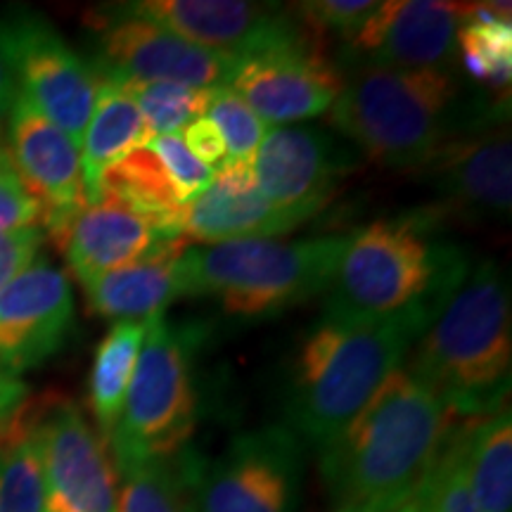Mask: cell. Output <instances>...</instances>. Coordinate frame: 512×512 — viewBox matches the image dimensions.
I'll return each mask as SVG.
<instances>
[{
  "instance_id": "cell-1",
  "label": "cell",
  "mask_w": 512,
  "mask_h": 512,
  "mask_svg": "<svg viewBox=\"0 0 512 512\" xmlns=\"http://www.w3.org/2000/svg\"><path fill=\"white\" fill-rule=\"evenodd\" d=\"M453 415L406 366L394 370L318 453L335 512H392L418 494L453 432Z\"/></svg>"
},
{
  "instance_id": "cell-2",
  "label": "cell",
  "mask_w": 512,
  "mask_h": 512,
  "mask_svg": "<svg viewBox=\"0 0 512 512\" xmlns=\"http://www.w3.org/2000/svg\"><path fill=\"white\" fill-rule=\"evenodd\" d=\"M342 91L330 107V124L375 164L422 171L451 138L508 107L467 100L453 69H401L339 60Z\"/></svg>"
},
{
  "instance_id": "cell-3",
  "label": "cell",
  "mask_w": 512,
  "mask_h": 512,
  "mask_svg": "<svg viewBox=\"0 0 512 512\" xmlns=\"http://www.w3.org/2000/svg\"><path fill=\"white\" fill-rule=\"evenodd\" d=\"M437 207L384 216L349 235L325 292L323 318L380 320L441 316L470 275V256L444 235Z\"/></svg>"
},
{
  "instance_id": "cell-4",
  "label": "cell",
  "mask_w": 512,
  "mask_h": 512,
  "mask_svg": "<svg viewBox=\"0 0 512 512\" xmlns=\"http://www.w3.org/2000/svg\"><path fill=\"white\" fill-rule=\"evenodd\" d=\"M432 325L418 313L323 318L299 339L285 392L287 430L320 453L354 422Z\"/></svg>"
},
{
  "instance_id": "cell-5",
  "label": "cell",
  "mask_w": 512,
  "mask_h": 512,
  "mask_svg": "<svg viewBox=\"0 0 512 512\" xmlns=\"http://www.w3.org/2000/svg\"><path fill=\"white\" fill-rule=\"evenodd\" d=\"M510 313L508 275L496 261H479L413 344L408 370L456 418H486L505 408L512 375Z\"/></svg>"
},
{
  "instance_id": "cell-6",
  "label": "cell",
  "mask_w": 512,
  "mask_h": 512,
  "mask_svg": "<svg viewBox=\"0 0 512 512\" xmlns=\"http://www.w3.org/2000/svg\"><path fill=\"white\" fill-rule=\"evenodd\" d=\"M349 235L242 240L183 249V297L214 299L233 318H275L328 292Z\"/></svg>"
},
{
  "instance_id": "cell-7",
  "label": "cell",
  "mask_w": 512,
  "mask_h": 512,
  "mask_svg": "<svg viewBox=\"0 0 512 512\" xmlns=\"http://www.w3.org/2000/svg\"><path fill=\"white\" fill-rule=\"evenodd\" d=\"M200 330L171 323L164 316L147 320L145 342L110 434L117 470L152 460L174 458L195 434L200 396L195 384V349Z\"/></svg>"
},
{
  "instance_id": "cell-8",
  "label": "cell",
  "mask_w": 512,
  "mask_h": 512,
  "mask_svg": "<svg viewBox=\"0 0 512 512\" xmlns=\"http://www.w3.org/2000/svg\"><path fill=\"white\" fill-rule=\"evenodd\" d=\"M0 60L17 93L81 150L98 91L91 64L48 19L31 10H12L0 17Z\"/></svg>"
},
{
  "instance_id": "cell-9",
  "label": "cell",
  "mask_w": 512,
  "mask_h": 512,
  "mask_svg": "<svg viewBox=\"0 0 512 512\" xmlns=\"http://www.w3.org/2000/svg\"><path fill=\"white\" fill-rule=\"evenodd\" d=\"M91 34L95 76L121 86L176 83L211 91L228 86L240 62L133 15L124 3L93 12Z\"/></svg>"
},
{
  "instance_id": "cell-10",
  "label": "cell",
  "mask_w": 512,
  "mask_h": 512,
  "mask_svg": "<svg viewBox=\"0 0 512 512\" xmlns=\"http://www.w3.org/2000/svg\"><path fill=\"white\" fill-rule=\"evenodd\" d=\"M302 479V441L285 425L238 434L200 465L197 512H299Z\"/></svg>"
},
{
  "instance_id": "cell-11",
  "label": "cell",
  "mask_w": 512,
  "mask_h": 512,
  "mask_svg": "<svg viewBox=\"0 0 512 512\" xmlns=\"http://www.w3.org/2000/svg\"><path fill=\"white\" fill-rule=\"evenodd\" d=\"M228 88L264 124L290 126L330 110L342 91V72L306 27L290 41L240 60Z\"/></svg>"
},
{
  "instance_id": "cell-12",
  "label": "cell",
  "mask_w": 512,
  "mask_h": 512,
  "mask_svg": "<svg viewBox=\"0 0 512 512\" xmlns=\"http://www.w3.org/2000/svg\"><path fill=\"white\" fill-rule=\"evenodd\" d=\"M441 214L463 221H505L512 207V143L503 117L451 138L420 171Z\"/></svg>"
},
{
  "instance_id": "cell-13",
  "label": "cell",
  "mask_w": 512,
  "mask_h": 512,
  "mask_svg": "<svg viewBox=\"0 0 512 512\" xmlns=\"http://www.w3.org/2000/svg\"><path fill=\"white\" fill-rule=\"evenodd\" d=\"M358 155L328 128L275 126L252 159L254 185L278 209L316 216L356 169Z\"/></svg>"
},
{
  "instance_id": "cell-14",
  "label": "cell",
  "mask_w": 512,
  "mask_h": 512,
  "mask_svg": "<svg viewBox=\"0 0 512 512\" xmlns=\"http://www.w3.org/2000/svg\"><path fill=\"white\" fill-rule=\"evenodd\" d=\"M124 5L133 15L155 22L195 46L235 60L290 41L306 29L292 5L285 8L245 0H138Z\"/></svg>"
},
{
  "instance_id": "cell-15",
  "label": "cell",
  "mask_w": 512,
  "mask_h": 512,
  "mask_svg": "<svg viewBox=\"0 0 512 512\" xmlns=\"http://www.w3.org/2000/svg\"><path fill=\"white\" fill-rule=\"evenodd\" d=\"M470 12L472 3L451 0L380 3L363 29L344 43L339 60L401 69H453L458 29Z\"/></svg>"
},
{
  "instance_id": "cell-16",
  "label": "cell",
  "mask_w": 512,
  "mask_h": 512,
  "mask_svg": "<svg viewBox=\"0 0 512 512\" xmlns=\"http://www.w3.org/2000/svg\"><path fill=\"white\" fill-rule=\"evenodd\" d=\"M46 512H117V475L79 406L57 401L36 422Z\"/></svg>"
},
{
  "instance_id": "cell-17",
  "label": "cell",
  "mask_w": 512,
  "mask_h": 512,
  "mask_svg": "<svg viewBox=\"0 0 512 512\" xmlns=\"http://www.w3.org/2000/svg\"><path fill=\"white\" fill-rule=\"evenodd\" d=\"M74 323L69 278L43 256H36L0 292V368L10 375L53 358L67 342Z\"/></svg>"
},
{
  "instance_id": "cell-18",
  "label": "cell",
  "mask_w": 512,
  "mask_h": 512,
  "mask_svg": "<svg viewBox=\"0 0 512 512\" xmlns=\"http://www.w3.org/2000/svg\"><path fill=\"white\" fill-rule=\"evenodd\" d=\"M8 117L12 164L34 200L41 204L43 226L60 245L67 228L88 204L81 150L19 93Z\"/></svg>"
},
{
  "instance_id": "cell-19",
  "label": "cell",
  "mask_w": 512,
  "mask_h": 512,
  "mask_svg": "<svg viewBox=\"0 0 512 512\" xmlns=\"http://www.w3.org/2000/svg\"><path fill=\"white\" fill-rule=\"evenodd\" d=\"M181 235L207 245L261 240L290 233L309 216L285 211L256 190L252 164H221L209 188L181 209Z\"/></svg>"
},
{
  "instance_id": "cell-20",
  "label": "cell",
  "mask_w": 512,
  "mask_h": 512,
  "mask_svg": "<svg viewBox=\"0 0 512 512\" xmlns=\"http://www.w3.org/2000/svg\"><path fill=\"white\" fill-rule=\"evenodd\" d=\"M176 238L162 223L112 200L88 202L67 228L60 247L69 268L86 287L102 275L159 252Z\"/></svg>"
},
{
  "instance_id": "cell-21",
  "label": "cell",
  "mask_w": 512,
  "mask_h": 512,
  "mask_svg": "<svg viewBox=\"0 0 512 512\" xmlns=\"http://www.w3.org/2000/svg\"><path fill=\"white\" fill-rule=\"evenodd\" d=\"M183 242H171L159 252L145 256L136 264L93 280L83 290L88 304L102 318L114 320H150L164 316V311L183 297L178 256L183 254Z\"/></svg>"
},
{
  "instance_id": "cell-22",
  "label": "cell",
  "mask_w": 512,
  "mask_h": 512,
  "mask_svg": "<svg viewBox=\"0 0 512 512\" xmlns=\"http://www.w3.org/2000/svg\"><path fill=\"white\" fill-rule=\"evenodd\" d=\"M143 114L131 91L121 83L98 79L95 105L81 140V169L86 202L100 174L150 140Z\"/></svg>"
},
{
  "instance_id": "cell-23",
  "label": "cell",
  "mask_w": 512,
  "mask_h": 512,
  "mask_svg": "<svg viewBox=\"0 0 512 512\" xmlns=\"http://www.w3.org/2000/svg\"><path fill=\"white\" fill-rule=\"evenodd\" d=\"M100 197L124 204L147 219L162 223L176 238L183 240L178 216L185 204L178 197L164 164L147 145L136 147L110 169L102 171L88 202L100 200Z\"/></svg>"
},
{
  "instance_id": "cell-24",
  "label": "cell",
  "mask_w": 512,
  "mask_h": 512,
  "mask_svg": "<svg viewBox=\"0 0 512 512\" xmlns=\"http://www.w3.org/2000/svg\"><path fill=\"white\" fill-rule=\"evenodd\" d=\"M465 475L479 512H512V418L508 408L467 420Z\"/></svg>"
},
{
  "instance_id": "cell-25",
  "label": "cell",
  "mask_w": 512,
  "mask_h": 512,
  "mask_svg": "<svg viewBox=\"0 0 512 512\" xmlns=\"http://www.w3.org/2000/svg\"><path fill=\"white\" fill-rule=\"evenodd\" d=\"M200 458L185 448L174 458L152 460L119 472L117 512H197Z\"/></svg>"
},
{
  "instance_id": "cell-26",
  "label": "cell",
  "mask_w": 512,
  "mask_h": 512,
  "mask_svg": "<svg viewBox=\"0 0 512 512\" xmlns=\"http://www.w3.org/2000/svg\"><path fill=\"white\" fill-rule=\"evenodd\" d=\"M147 320H117L102 339L91 370V408L100 434L110 439L124 406L128 384L136 370L140 347L145 342Z\"/></svg>"
},
{
  "instance_id": "cell-27",
  "label": "cell",
  "mask_w": 512,
  "mask_h": 512,
  "mask_svg": "<svg viewBox=\"0 0 512 512\" xmlns=\"http://www.w3.org/2000/svg\"><path fill=\"white\" fill-rule=\"evenodd\" d=\"M458 53L465 74L477 83L508 88L512 76V29L508 3H472L458 29Z\"/></svg>"
},
{
  "instance_id": "cell-28",
  "label": "cell",
  "mask_w": 512,
  "mask_h": 512,
  "mask_svg": "<svg viewBox=\"0 0 512 512\" xmlns=\"http://www.w3.org/2000/svg\"><path fill=\"white\" fill-rule=\"evenodd\" d=\"M0 512H46V475L36 422L12 420L0 437Z\"/></svg>"
},
{
  "instance_id": "cell-29",
  "label": "cell",
  "mask_w": 512,
  "mask_h": 512,
  "mask_svg": "<svg viewBox=\"0 0 512 512\" xmlns=\"http://www.w3.org/2000/svg\"><path fill=\"white\" fill-rule=\"evenodd\" d=\"M143 114L150 136H176L207 112L209 91L176 83H131L126 86Z\"/></svg>"
},
{
  "instance_id": "cell-30",
  "label": "cell",
  "mask_w": 512,
  "mask_h": 512,
  "mask_svg": "<svg viewBox=\"0 0 512 512\" xmlns=\"http://www.w3.org/2000/svg\"><path fill=\"white\" fill-rule=\"evenodd\" d=\"M465 432L467 420L451 432L444 451L415 494L420 512H479L465 475Z\"/></svg>"
},
{
  "instance_id": "cell-31",
  "label": "cell",
  "mask_w": 512,
  "mask_h": 512,
  "mask_svg": "<svg viewBox=\"0 0 512 512\" xmlns=\"http://www.w3.org/2000/svg\"><path fill=\"white\" fill-rule=\"evenodd\" d=\"M211 124L219 128L226 143V162L223 164H252L261 140L266 136V124L252 112V107L230 91L228 86L211 88L204 112Z\"/></svg>"
},
{
  "instance_id": "cell-32",
  "label": "cell",
  "mask_w": 512,
  "mask_h": 512,
  "mask_svg": "<svg viewBox=\"0 0 512 512\" xmlns=\"http://www.w3.org/2000/svg\"><path fill=\"white\" fill-rule=\"evenodd\" d=\"M375 0H309L292 5L297 17L313 34H335L349 43L377 10Z\"/></svg>"
},
{
  "instance_id": "cell-33",
  "label": "cell",
  "mask_w": 512,
  "mask_h": 512,
  "mask_svg": "<svg viewBox=\"0 0 512 512\" xmlns=\"http://www.w3.org/2000/svg\"><path fill=\"white\" fill-rule=\"evenodd\" d=\"M145 145L150 147V150L159 157V162L164 164L166 174L174 181V188L183 204L195 200L200 192L209 188L211 178H214V169L190 155L181 133H176V136H155L147 140Z\"/></svg>"
},
{
  "instance_id": "cell-34",
  "label": "cell",
  "mask_w": 512,
  "mask_h": 512,
  "mask_svg": "<svg viewBox=\"0 0 512 512\" xmlns=\"http://www.w3.org/2000/svg\"><path fill=\"white\" fill-rule=\"evenodd\" d=\"M41 219V204L19 178L8 147L0 145V230L38 228Z\"/></svg>"
},
{
  "instance_id": "cell-35",
  "label": "cell",
  "mask_w": 512,
  "mask_h": 512,
  "mask_svg": "<svg viewBox=\"0 0 512 512\" xmlns=\"http://www.w3.org/2000/svg\"><path fill=\"white\" fill-rule=\"evenodd\" d=\"M43 245L41 228L0 230V292L29 264H34Z\"/></svg>"
},
{
  "instance_id": "cell-36",
  "label": "cell",
  "mask_w": 512,
  "mask_h": 512,
  "mask_svg": "<svg viewBox=\"0 0 512 512\" xmlns=\"http://www.w3.org/2000/svg\"><path fill=\"white\" fill-rule=\"evenodd\" d=\"M181 138L190 150V155L200 159L202 164L211 166V169L226 162V143H223L219 128L211 124L207 117L195 119L192 124L185 126Z\"/></svg>"
},
{
  "instance_id": "cell-37",
  "label": "cell",
  "mask_w": 512,
  "mask_h": 512,
  "mask_svg": "<svg viewBox=\"0 0 512 512\" xmlns=\"http://www.w3.org/2000/svg\"><path fill=\"white\" fill-rule=\"evenodd\" d=\"M24 399H27V387H24V382L0 368V427H5L12 418H15V413L19 411Z\"/></svg>"
},
{
  "instance_id": "cell-38",
  "label": "cell",
  "mask_w": 512,
  "mask_h": 512,
  "mask_svg": "<svg viewBox=\"0 0 512 512\" xmlns=\"http://www.w3.org/2000/svg\"><path fill=\"white\" fill-rule=\"evenodd\" d=\"M15 100H17V86L15 81H12L8 69H5L3 60H0V117L10 114Z\"/></svg>"
},
{
  "instance_id": "cell-39",
  "label": "cell",
  "mask_w": 512,
  "mask_h": 512,
  "mask_svg": "<svg viewBox=\"0 0 512 512\" xmlns=\"http://www.w3.org/2000/svg\"><path fill=\"white\" fill-rule=\"evenodd\" d=\"M411 501H413V498H411ZM411 501H408L406 505H403V508H399V510H392V512H413V503Z\"/></svg>"
},
{
  "instance_id": "cell-40",
  "label": "cell",
  "mask_w": 512,
  "mask_h": 512,
  "mask_svg": "<svg viewBox=\"0 0 512 512\" xmlns=\"http://www.w3.org/2000/svg\"><path fill=\"white\" fill-rule=\"evenodd\" d=\"M411 503H413V512H420V510H418V503H415V496H413Z\"/></svg>"
}]
</instances>
